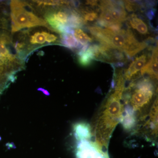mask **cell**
<instances>
[{"instance_id": "17", "label": "cell", "mask_w": 158, "mask_h": 158, "mask_svg": "<svg viewBox=\"0 0 158 158\" xmlns=\"http://www.w3.org/2000/svg\"><path fill=\"white\" fill-rule=\"evenodd\" d=\"M123 4H124L125 8H126L127 10L130 12L136 11L138 9L143 8V7L141 6V5H139V3L133 2V1H124Z\"/></svg>"}, {"instance_id": "11", "label": "cell", "mask_w": 158, "mask_h": 158, "mask_svg": "<svg viewBox=\"0 0 158 158\" xmlns=\"http://www.w3.org/2000/svg\"><path fill=\"white\" fill-rule=\"evenodd\" d=\"M128 26L135 29L138 33L142 35L149 34V29L146 23L142 19L138 18L136 15L132 14L130 17L127 18Z\"/></svg>"}, {"instance_id": "14", "label": "cell", "mask_w": 158, "mask_h": 158, "mask_svg": "<svg viewBox=\"0 0 158 158\" xmlns=\"http://www.w3.org/2000/svg\"><path fill=\"white\" fill-rule=\"evenodd\" d=\"M85 23L84 19L81 17L77 12L73 11L70 15L68 16L67 26L71 28H79V27H81Z\"/></svg>"}, {"instance_id": "10", "label": "cell", "mask_w": 158, "mask_h": 158, "mask_svg": "<svg viewBox=\"0 0 158 158\" xmlns=\"http://www.w3.org/2000/svg\"><path fill=\"white\" fill-rule=\"evenodd\" d=\"M120 121L125 130H131L135 126V113L128 105L126 108H123V112Z\"/></svg>"}, {"instance_id": "18", "label": "cell", "mask_w": 158, "mask_h": 158, "mask_svg": "<svg viewBox=\"0 0 158 158\" xmlns=\"http://www.w3.org/2000/svg\"><path fill=\"white\" fill-rule=\"evenodd\" d=\"M84 20L86 22H92L97 19L98 17V14L95 11H85Z\"/></svg>"}, {"instance_id": "5", "label": "cell", "mask_w": 158, "mask_h": 158, "mask_svg": "<svg viewBox=\"0 0 158 158\" xmlns=\"http://www.w3.org/2000/svg\"><path fill=\"white\" fill-rule=\"evenodd\" d=\"M76 156L77 158H110L106 150L98 143L89 141H80Z\"/></svg>"}, {"instance_id": "7", "label": "cell", "mask_w": 158, "mask_h": 158, "mask_svg": "<svg viewBox=\"0 0 158 158\" xmlns=\"http://www.w3.org/2000/svg\"><path fill=\"white\" fill-rule=\"evenodd\" d=\"M148 59L147 54H143L135 59L131 63L127 69L124 73V78L126 80H136L139 77V72L146 64Z\"/></svg>"}, {"instance_id": "19", "label": "cell", "mask_w": 158, "mask_h": 158, "mask_svg": "<svg viewBox=\"0 0 158 158\" xmlns=\"http://www.w3.org/2000/svg\"><path fill=\"white\" fill-rule=\"evenodd\" d=\"M56 36L52 34L46 33V41L48 43L54 42L57 40Z\"/></svg>"}, {"instance_id": "13", "label": "cell", "mask_w": 158, "mask_h": 158, "mask_svg": "<svg viewBox=\"0 0 158 158\" xmlns=\"http://www.w3.org/2000/svg\"><path fill=\"white\" fill-rule=\"evenodd\" d=\"M61 42L62 44L68 48H78L81 46L77 41L75 37H74L73 34H63L61 35Z\"/></svg>"}, {"instance_id": "6", "label": "cell", "mask_w": 158, "mask_h": 158, "mask_svg": "<svg viewBox=\"0 0 158 158\" xmlns=\"http://www.w3.org/2000/svg\"><path fill=\"white\" fill-rule=\"evenodd\" d=\"M101 11L107 13L116 23H121L127 19L123 2L121 1H104L100 2Z\"/></svg>"}, {"instance_id": "4", "label": "cell", "mask_w": 158, "mask_h": 158, "mask_svg": "<svg viewBox=\"0 0 158 158\" xmlns=\"http://www.w3.org/2000/svg\"><path fill=\"white\" fill-rule=\"evenodd\" d=\"M26 4L19 1H12L11 9V31L12 32L37 26L48 27L46 22L25 9Z\"/></svg>"}, {"instance_id": "21", "label": "cell", "mask_w": 158, "mask_h": 158, "mask_svg": "<svg viewBox=\"0 0 158 158\" xmlns=\"http://www.w3.org/2000/svg\"><path fill=\"white\" fill-rule=\"evenodd\" d=\"M98 1H87L86 4L88 6H96L98 5Z\"/></svg>"}, {"instance_id": "1", "label": "cell", "mask_w": 158, "mask_h": 158, "mask_svg": "<svg viewBox=\"0 0 158 158\" xmlns=\"http://www.w3.org/2000/svg\"><path fill=\"white\" fill-rule=\"evenodd\" d=\"M124 90V84L116 83L115 91L108 97L98 121L96 138L98 144L103 148L107 147L110 136L121 119L123 111L121 100Z\"/></svg>"}, {"instance_id": "12", "label": "cell", "mask_w": 158, "mask_h": 158, "mask_svg": "<svg viewBox=\"0 0 158 158\" xmlns=\"http://www.w3.org/2000/svg\"><path fill=\"white\" fill-rule=\"evenodd\" d=\"M94 59H95V44H94L89 46L86 52L79 55L78 62L79 64L82 66H89Z\"/></svg>"}, {"instance_id": "9", "label": "cell", "mask_w": 158, "mask_h": 158, "mask_svg": "<svg viewBox=\"0 0 158 158\" xmlns=\"http://www.w3.org/2000/svg\"><path fill=\"white\" fill-rule=\"evenodd\" d=\"M75 136L78 141H88L91 137V128L87 123L80 122L73 126Z\"/></svg>"}, {"instance_id": "16", "label": "cell", "mask_w": 158, "mask_h": 158, "mask_svg": "<svg viewBox=\"0 0 158 158\" xmlns=\"http://www.w3.org/2000/svg\"><path fill=\"white\" fill-rule=\"evenodd\" d=\"M47 32H37L31 37V42L33 44H43L46 41Z\"/></svg>"}, {"instance_id": "20", "label": "cell", "mask_w": 158, "mask_h": 158, "mask_svg": "<svg viewBox=\"0 0 158 158\" xmlns=\"http://www.w3.org/2000/svg\"><path fill=\"white\" fill-rule=\"evenodd\" d=\"M156 10L154 9H152L149 10L148 12H147L146 15L147 17L149 19H150L151 20L152 19L153 17L155 16V14Z\"/></svg>"}, {"instance_id": "8", "label": "cell", "mask_w": 158, "mask_h": 158, "mask_svg": "<svg viewBox=\"0 0 158 158\" xmlns=\"http://www.w3.org/2000/svg\"><path fill=\"white\" fill-rule=\"evenodd\" d=\"M145 73L149 75L152 79H158V48H154L153 52L148 62L141 70V75Z\"/></svg>"}, {"instance_id": "2", "label": "cell", "mask_w": 158, "mask_h": 158, "mask_svg": "<svg viewBox=\"0 0 158 158\" xmlns=\"http://www.w3.org/2000/svg\"><path fill=\"white\" fill-rule=\"evenodd\" d=\"M88 29L101 44L124 52L127 58L134 56L148 46L147 42H139L129 29L113 32L97 26L89 27Z\"/></svg>"}, {"instance_id": "15", "label": "cell", "mask_w": 158, "mask_h": 158, "mask_svg": "<svg viewBox=\"0 0 158 158\" xmlns=\"http://www.w3.org/2000/svg\"><path fill=\"white\" fill-rule=\"evenodd\" d=\"M73 34L76 39L81 45H85L92 41V38L81 29H76Z\"/></svg>"}, {"instance_id": "3", "label": "cell", "mask_w": 158, "mask_h": 158, "mask_svg": "<svg viewBox=\"0 0 158 158\" xmlns=\"http://www.w3.org/2000/svg\"><path fill=\"white\" fill-rule=\"evenodd\" d=\"M129 88L134 90L132 93L128 91L126 94L125 102L131 103V106H130L134 112L142 110L149 104L155 92L154 86L149 79L144 78L137 83H131Z\"/></svg>"}]
</instances>
